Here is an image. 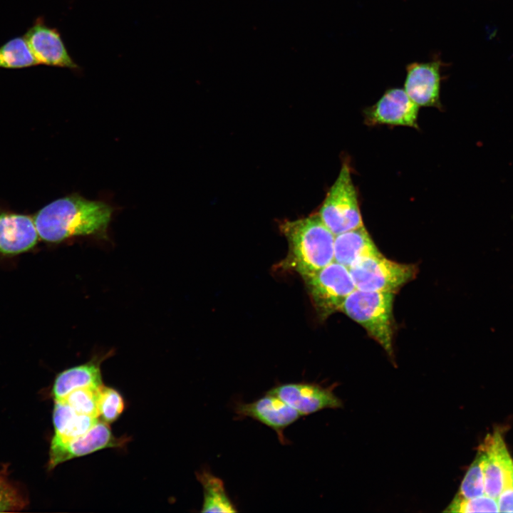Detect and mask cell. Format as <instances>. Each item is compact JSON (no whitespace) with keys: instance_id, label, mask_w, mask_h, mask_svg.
I'll return each mask as SVG.
<instances>
[{"instance_id":"obj_1","label":"cell","mask_w":513,"mask_h":513,"mask_svg":"<svg viewBox=\"0 0 513 513\" xmlns=\"http://www.w3.org/2000/svg\"><path fill=\"white\" fill-rule=\"evenodd\" d=\"M112 213L103 202L73 195L51 202L33 218L41 239L59 243L76 236L104 235Z\"/></svg>"},{"instance_id":"obj_2","label":"cell","mask_w":513,"mask_h":513,"mask_svg":"<svg viewBox=\"0 0 513 513\" xmlns=\"http://www.w3.org/2000/svg\"><path fill=\"white\" fill-rule=\"evenodd\" d=\"M289 251L281 262L284 269L309 277L334 261L335 235L325 225L318 213L280 225Z\"/></svg>"},{"instance_id":"obj_3","label":"cell","mask_w":513,"mask_h":513,"mask_svg":"<svg viewBox=\"0 0 513 513\" xmlns=\"http://www.w3.org/2000/svg\"><path fill=\"white\" fill-rule=\"evenodd\" d=\"M394 298L395 294L391 292L356 289L346 299L340 309L362 326L390 357L393 355Z\"/></svg>"},{"instance_id":"obj_4","label":"cell","mask_w":513,"mask_h":513,"mask_svg":"<svg viewBox=\"0 0 513 513\" xmlns=\"http://www.w3.org/2000/svg\"><path fill=\"white\" fill-rule=\"evenodd\" d=\"M318 214L335 236L364 226L348 162L343 163Z\"/></svg>"},{"instance_id":"obj_5","label":"cell","mask_w":513,"mask_h":513,"mask_svg":"<svg viewBox=\"0 0 513 513\" xmlns=\"http://www.w3.org/2000/svg\"><path fill=\"white\" fill-rule=\"evenodd\" d=\"M348 269L357 289L394 294L418 272L416 265L399 263L383 254L362 259Z\"/></svg>"},{"instance_id":"obj_6","label":"cell","mask_w":513,"mask_h":513,"mask_svg":"<svg viewBox=\"0 0 513 513\" xmlns=\"http://www.w3.org/2000/svg\"><path fill=\"white\" fill-rule=\"evenodd\" d=\"M304 281L323 320L340 311L346 299L356 289L348 268L335 261Z\"/></svg>"},{"instance_id":"obj_7","label":"cell","mask_w":513,"mask_h":513,"mask_svg":"<svg viewBox=\"0 0 513 513\" xmlns=\"http://www.w3.org/2000/svg\"><path fill=\"white\" fill-rule=\"evenodd\" d=\"M130 437H115L108 423L98 420L86 434L68 441L51 440L49 469L73 458L85 456L108 447H122Z\"/></svg>"},{"instance_id":"obj_8","label":"cell","mask_w":513,"mask_h":513,"mask_svg":"<svg viewBox=\"0 0 513 513\" xmlns=\"http://www.w3.org/2000/svg\"><path fill=\"white\" fill-rule=\"evenodd\" d=\"M419 106L405 90L390 88L372 106L363 111L365 123L369 126L387 125L418 128Z\"/></svg>"},{"instance_id":"obj_9","label":"cell","mask_w":513,"mask_h":513,"mask_svg":"<svg viewBox=\"0 0 513 513\" xmlns=\"http://www.w3.org/2000/svg\"><path fill=\"white\" fill-rule=\"evenodd\" d=\"M38 64L79 70L56 28L37 18L23 36Z\"/></svg>"},{"instance_id":"obj_10","label":"cell","mask_w":513,"mask_h":513,"mask_svg":"<svg viewBox=\"0 0 513 513\" xmlns=\"http://www.w3.org/2000/svg\"><path fill=\"white\" fill-rule=\"evenodd\" d=\"M234 412L240 417L251 418L274 430L282 445L286 444L284 430L302 415L279 398L266 393L249 403H238Z\"/></svg>"},{"instance_id":"obj_11","label":"cell","mask_w":513,"mask_h":513,"mask_svg":"<svg viewBox=\"0 0 513 513\" xmlns=\"http://www.w3.org/2000/svg\"><path fill=\"white\" fill-rule=\"evenodd\" d=\"M268 393L274 395L296 410L302 416L325 408L342 406L341 400L330 388L311 383H291L276 385Z\"/></svg>"},{"instance_id":"obj_12","label":"cell","mask_w":513,"mask_h":513,"mask_svg":"<svg viewBox=\"0 0 513 513\" xmlns=\"http://www.w3.org/2000/svg\"><path fill=\"white\" fill-rule=\"evenodd\" d=\"M442 65L441 61L436 58L407 66L404 90L419 107L442 108L440 100Z\"/></svg>"},{"instance_id":"obj_13","label":"cell","mask_w":513,"mask_h":513,"mask_svg":"<svg viewBox=\"0 0 513 513\" xmlns=\"http://www.w3.org/2000/svg\"><path fill=\"white\" fill-rule=\"evenodd\" d=\"M38 239L33 217L0 211V257L28 252L37 244Z\"/></svg>"},{"instance_id":"obj_14","label":"cell","mask_w":513,"mask_h":513,"mask_svg":"<svg viewBox=\"0 0 513 513\" xmlns=\"http://www.w3.org/2000/svg\"><path fill=\"white\" fill-rule=\"evenodd\" d=\"M103 358V356H95L86 363L69 368L58 373L52 387L54 400H61L76 389L98 388L103 385L100 370Z\"/></svg>"},{"instance_id":"obj_15","label":"cell","mask_w":513,"mask_h":513,"mask_svg":"<svg viewBox=\"0 0 513 513\" xmlns=\"http://www.w3.org/2000/svg\"><path fill=\"white\" fill-rule=\"evenodd\" d=\"M380 254L364 226L335 236L334 261L348 269L362 259Z\"/></svg>"},{"instance_id":"obj_16","label":"cell","mask_w":513,"mask_h":513,"mask_svg":"<svg viewBox=\"0 0 513 513\" xmlns=\"http://www.w3.org/2000/svg\"><path fill=\"white\" fill-rule=\"evenodd\" d=\"M505 445L501 432L494 430L486 436L480 446L484 455V492L495 499H497L503 487L502 451Z\"/></svg>"},{"instance_id":"obj_17","label":"cell","mask_w":513,"mask_h":513,"mask_svg":"<svg viewBox=\"0 0 513 513\" xmlns=\"http://www.w3.org/2000/svg\"><path fill=\"white\" fill-rule=\"evenodd\" d=\"M98 421V418L79 414L63 400H55L52 440L68 441L83 435Z\"/></svg>"},{"instance_id":"obj_18","label":"cell","mask_w":513,"mask_h":513,"mask_svg":"<svg viewBox=\"0 0 513 513\" xmlns=\"http://www.w3.org/2000/svg\"><path fill=\"white\" fill-rule=\"evenodd\" d=\"M196 476L203 488L202 512H237L220 478L205 469L197 472Z\"/></svg>"},{"instance_id":"obj_19","label":"cell","mask_w":513,"mask_h":513,"mask_svg":"<svg viewBox=\"0 0 513 513\" xmlns=\"http://www.w3.org/2000/svg\"><path fill=\"white\" fill-rule=\"evenodd\" d=\"M38 64L24 36L11 38L0 46V68H23Z\"/></svg>"},{"instance_id":"obj_20","label":"cell","mask_w":513,"mask_h":513,"mask_svg":"<svg viewBox=\"0 0 513 513\" xmlns=\"http://www.w3.org/2000/svg\"><path fill=\"white\" fill-rule=\"evenodd\" d=\"M484 455L479 448L477 455L469 467L459 489L457 497L462 498H473L485 494Z\"/></svg>"},{"instance_id":"obj_21","label":"cell","mask_w":513,"mask_h":513,"mask_svg":"<svg viewBox=\"0 0 513 513\" xmlns=\"http://www.w3.org/2000/svg\"><path fill=\"white\" fill-rule=\"evenodd\" d=\"M100 388L76 389L61 400L66 402L79 414L98 418V395Z\"/></svg>"},{"instance_id":"obj_22","label":"cell","mask_w":513,"mask_h":513,"mask_svg":"<svg viewBox=\"0 0 513 513\" xmlns=\"http://www.w3.org/2000/svg\"><path fill=\"white\" fill-rule=\"evenodd\" d=\"M125 405V400L117 390L104 385L100 388L98 410L103 421L109 424L117 420L123 412Z\"/></svg>"},{"instance_id":"obj_23","label":"cell","mask_w":513,"mask_h":513,"mask_svg":"<svg viewBox=\"0 0 513 513\" xmlns=\"http://www.w3.org/2000/svg\"><path fill=\"white\" fill-rule=\"evenodd\" d=\"M445 512H499L497 499L486 494L473 498H462L455 496Z\"/></svg>"},{"instance_id":"obj_24","label":"cell","mask_w":513,"mask_h":513,"mask_svg":"<svg viewBox=\"0 0 513 513\" xmlns=\"http://www.w3.org/2000/svg\"><path fill=\"white\" fill-rule=\"evenodd\" d=\"M503 487L497 497L499 512H513V460L505 445L502 451Z\"/></svg>"},{"instance_id":"obj_25","label":"cell","mask_w":513,"mask_h":513,"mask_svg":"<svg viewBox=\"0 0 513 513\" xmlns=\"http://www.w3.org/2000/svg\"><path fill=\"white\" fill-rule=\"evenodd\" d=\"M23 502L16 489L0 476V512L16 509L23 506Z\"/></svg>"}]
</instances>
